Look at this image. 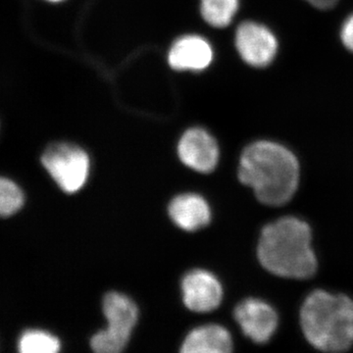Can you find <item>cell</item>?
<instances>
[{"label":"cell","mask_w":353,"mask_h":353,"mask_svg":"<svg viewBox=\"0 0 353 353\" xmlns=\"http://www.w3.org/2000/svg\"><path fill=\"white\" fill-rule=\"evenodd\" d=\"M241 183L252 188L261 203L285 205L299 188L296 155L280 143L260 141L245 148L239 164Z\"/></svg>","instance_id":"obj_1"},{"label":"cell","mask_w":353,"mask_h":353,"mask_svg":"<svg viewBox=\"0 0 353 353\" xmlns=\"http://www.w3.org/2000/svg\"><path fill=\"white\" fill-rule=\"evenodd\" d=\"M307 223L292 216L281 218L262 230L257 245L260 264L273 275L304 280L317 271Z\"/></svg>","instance_id":"obj_2"},{"label":"cell","mask_w":353,"mask_h":353,"mask_svg":"<svg viewBox=\"0 0 353 353\" xmlns=\"http://www.w3.org/2000/svg\"><path fill=\"white\" fill-rule=\"evenodd\" d=\"M301 325L306 340L317 350L345 352L353 345V301L345 294L314 290L301 306Z\"/></svg>","instance_id":"obj_3"},{"label":"cell","mask_w":353,"mask_h":353,"mask_svg":"<svg viewBox=\"0 0 353 353\" xmlns=\"http://www.w3.org/2000/svg\"><path fill=\"white\" fill-rule=\"evenodd\" d=\"M103 312L108 327L92 336L90 347L99 353L121 352L126 347L138 321V307L125 294L112 292L104 296Z\"/></svg>","instance_id":"obj_4"},{"label":"cell","mask_w":353,"mask_h":353,"mask_svg":"<svg viewBox=\"0 0 353 353\" xmlns=\"http://www.w3.org/2000/svg\"><path fill=\"white\" fill-rule=\"evenodd\" d=\"M41 163L60 189L74 194L87 182L90 158L85 150L67 143H52L41 157Z\"/></svg>","instance_id":"obj_5"},{"label":"cell","mask_w":353,"mask_h":353,"mask_svg":"<svg viewBox=\"0 0 353 353\" xmlns=\"http://www.w3.org/2000/svg\"><path fill=\"white\" fill-rule=\"evenodd\" d=\"M234 317L245 336L259 345L268 343L278 328L277 312L262 299L241 301L234 308Z\"/></svg>","instance_id":"obj_6"},{"label":"cell","mask_w":353,"mask_h":353,"mask_svg":"<svg viewBox=\"0 0 353 353\" xmlns=\"http://www.w3.org/2000/svg\"><path fill=\"white\" fill-rule=\"evenodd\" d=\"M236 46L243 61L257 68L270 64L277 54V39L273 32L254 22L240 25L236 34Z\"/></svg>","instance_id":"obj_7"},{"label":"cell","mask_w":353,"mask_h":353,"mask_svg":"<svg viewBox=\"0 0 353 353\" xmlns=\"http://www.w3.org/2000/svg\"><path fill=\"white\" fill-rule=\"evenodd\" d=\"M179 157L185 166L199 173H210L219 161V148L214 138L201 128H192L178 145Z\"/></svg>","instance_id":"obj_8"},{"label":"cell","mask_w":353,"mask_h":353,"mask_svg":"<svg viewBox=\"0 0 353 353\" xmlns=\"http://www.w3.org/2000/svg\"><path fill=\"white\" fill-rule=\"evenodd\" d=\"M183 301L194 312H210L220 305L222 285L212 273L201 269L189 272L182 281Z\"/></svg>","instance_id":"obj_9"},{"label":"cell","mask_w":353,"mask_h":353,"mask_svg":"<svg viewBox=\"0 0 353 353\" xmlns=\"http://www.w3.org/2000/svg\"><path fill=\"white\" fill-rule=\"evenodd\" d=\"M213 60V50L205 39L185 36L176 39L168 54L169 64L179 71H201Z\"/></svg>","instance_id":"obj_10"},{"label":"cell","mask_w":353,"mask_h":353,"mask_svg":"<svg viewBox=\"0 0 353 353\" xmlns=\"http://www.w3.org/2000/svg\"><path fill=\"white\" fill-rule=\"evenodd\" d=\"M168 212L176 226L185 231H197L208 226L211 221L208 201L196 194L176 196L169 204Z\"/></svg>","instance_id":"obj_11"},{"label":"cell","mask_w":353,"mask_h":353,"mask_svg":"<svg viewBox=\"0 0 353 353\" xmlns=\"http://www.w3.org/2000/svg\"><path fill=\"white\" fill-rule=\"evenodd\" d=\"M233 340L227 329L209 324L192 330L183 341V353H228L233 350Z\"/></svg>","instance_id":"obj_12"},{"label":"cell","mask_w":353,"mask_h":353,"mask_svg":"<svg viewBox=\"0 0 353 353\" xmlns=\"http://www.w3.org/2000/svg\"><path fill=\"white\" fill-rule=\"evenodd\" d=\"M239 9V0H201V12L203 19L215 28L231 24Z\"/></svg>","instance_id":"obj_13"},{"label":"cell","mask_w":353,"mask_h":353,"mask_svg":"<svg viewBox=\"0 0 353 353\" xmlns=\"http://www.w3.org/2000/svg\"><path fill=\"white\" fill-rule=\"evenodd\" d=\"M21 353H57L60 350V341L57 336L41 330H29L18 341Z\"/></svg>","instance_id":"obj_14"},{"label":"cell","mask_w":353,"mask_h":353,"mask_svg":"<svg viewBox=\"0 0 353 353\" xmlns=\"http://www.w3.org/2000/svg\"><path fill=\"white\" fill-rule=\"evenodd\" d=\"M24 204V194L20 188L9 179L0 180V214L9 217L20 210Z\"/></svg>","instance_id":"obj_15"},{"label":"cell","mask_w":353,"mask_h":353,"mask_svg":"<svg viewBox=\"0 0 353 353\" xmlns=\"http://www.w3.org/2000/svg\"><path fill=\"white\" fill-rule=\"evenodd\" d=\"M341 38L345 48L353 52V15L348 17L343 25Z\"/></svg>","instance_id":"obj_16"},{"label":"cell","mask_w":353,"mask_h":353,"mask_svg":"<svg viewBox=\"0 0 353 353\" xmlns=\"http://www.w3.org/2000/svg\"><path fill=\"white\" fill-rule=\"evenodd\" d=\"M311 6L322 10L333 8L338 3L339 0H306Z\"/></svg>","instance_id":"obj_17"},{"label":"cell","mask_w":353,"mask_h":353,"mask_svg":"<svg viewBox=\"0 0 353 353\" xmlns=\"http://www.w3.org/2000/svg\"><path fill=\"white\" fill-rule=\"evenodd\" d=\"M48 1L58 2V1H61V0H48Z\"/></svg>","instance_id":"obj_18"}]
</instances>
